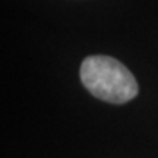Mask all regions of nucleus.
I'll use <instances>...</instances> for the list:
<instances>
[{
	"label": "nucleus",
	"instance_id": "1",
	"mask_svg": "<svg viewBox=\"0 0 158 158\" xmlns=\"http://www.w3.org/2000/svg\"><path fill=\"white\" fill-rule=\"evenodd\" d=\"M81 81L94 97L113 104H124L138 95L135 76L110 56L86 57L81 64Z\"/></svg>",
	"mask_w": 158,
	"mask_h": 158
}]
</instances>
